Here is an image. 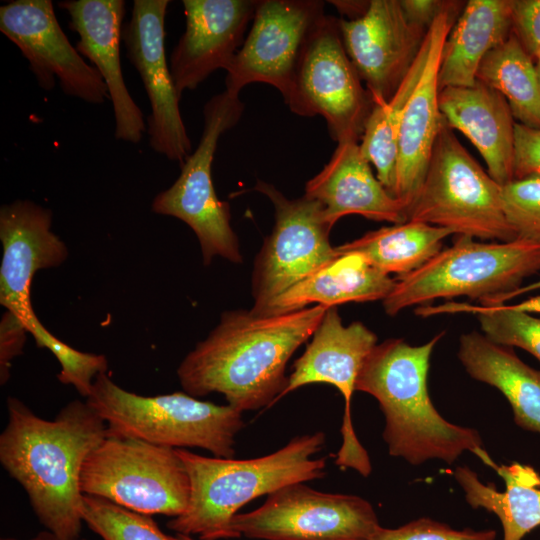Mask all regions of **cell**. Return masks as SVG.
Segmentation results:
<instances>
[{"label":"cell","instance_id":"obj_1","mask_svg":"<svg viewBox=\"0 0 540 540\" xmlns=\"http://www.w3.org/2000/svg\"><path fill=\"white\" fill-rule=\"evenodd\" d=\"M327 309L315 305L280 315L225 311L180 363L181 387L196 398L223 394L242 413L270 408L287 385L288 361L313 335Z\"/></svg>","mask_w":540,"mask_h":540},{"label":"cell","instance_id":"obj_2","mask_svg":"<svg viewBox=\"0 0 540 540\" xmlns=\"http://www.w3.org/2000/svg\"><path fill=\"white\" fill-rule=\"evenodd\" d=\"M8 423L0 435V462L27 494L46 530L80 537V479L88 455L107 437L104 420L85 401L66 404L54 420L36 415L21 400L7 399Z\"/></svg>","mask_w":540,"mask_h":540},{"label":"cell","instance_id":"obj_3","mask_svg":"<svg viewBox=\"0 0 540 540\" xmlns=\"http://www.w3.org/2000/svg\"><path fill=\"white\" fill-rule=\"evenodd\" d=\"M444 334L440 332L420 346L403 339L377 344L361 367L355 390L378 401L385 416L382 436L391 456L411 465L431 459L452 464L469 451L495 469L497 464L483 448L479 432L445 420L429 397L430 358Z\"/></svg>","mask_w":540,"mask_h":540},{"label":"cell","instance_id":"obj_4","mask_svg":"<svg viewBox=\"0 0 540 540\" xmlns=\"http://www.w3.org/2000/svg\"><path fill=\"white\" fill-rule=\"evenodd\" d=\"M325 441L322 431L299 435L277 451L252 459L208 457L176 449L191 490L186 510L169 520L167 527L199 540L238 538L231 523L244 505L284 486L325 477L327 458H313Z\"/></svg>","mask_w":540,"mask_h":540},{"label":"cell","instance_id":"obj_5","mask_svg":"<svg viewBox=\"0 0 540 540\" xmlns=\"http://www.w3.org/2000/svg\"><path fill=\"white\" fill-rule=\"evenodd\" d=\"M86 402L104 420L107 437L130 438L174 449L201 448L233 458L242 412L202 401L186 392L142 396L99 374Z\"/></svg>","mask_w":540,"mask_h":540},{"label":"cell","instance_id":"obj_6","mask_svg":"<svg viewBox=\"0 0 540 540\" xmlns=\"http://www.w3.org/2000/svg\"><path fill=\"white\" fill-rule=\"evenodd\" d=\"M540 271V245L524 239L478 242L457 235L415 271L399 276L383 308L389 316L436 299L466 296L483 304L520 288L525 278Z\"/></svg>","mask_w":540,"mask_h":540},{"label":"cell","instance_id":"obj_7","mask_svg":"<svg viewBox=\"0 0 540 540\" xmlns=\"http://www.w3.org/2000/svg\"><path fill=\"white\" fill-rule=\"evenodd\" d=\"M442 117L428 169L407 221L455 235L510 242L516 234L503 209L502 186L468 153Z\"/></svg>","mask_w":540,"mask_h":540},{"label":"cell","instance_id":"obj_8","mask_svg":"<svg viewBox=\"0 0 540 540\" xmlns=\"http://www.w3.org/2000/svg\"><path fill=\"white\" fill-rule=\"evenodd\" d=\"M80 486L83 495L140 514L172 518L186 510L191 490L176 449L118 437H106L88 455Z\"/></svg>","mask_w":540,"mask_h":540},{"label":"cell","instance_id":"obj_9","mask_svg":"<svg viewBox=\"0 0 540 540\" xmlns=\"http://www.w3.org/2000/svg\"><path fill=\"white\" fill-rule=\"evenodd\" d=\"M244 108L239 94L227 90L207 101L197 148L181 164L176 181L158 193L151 205L154 213L178 218L194 231L205 265L216 256L242 262L238 238L231 226L230 206L215 192L212 163L220 136L238 123Z\"/></svg>","mask_w":540,"mask_h":540},{"label":"cell","instance_id":"obj_10","mask_svg":"<svg viewBox=\"0 0 540 540\" xmlns=\"http://www.w3.org/2000/svg\"><path fill=\"white\" fill-rule=\"evenodd\" d=\"M347 55L338 18L325 15L311 33L284 102L303 117L321 116L337 143L361 138L373 102Z\"/></svg>","mask_w":540,"mask_h":540},{"label":"cell","instance_id":"obj_11","mask_svg":"<svg viewBox=\"0 0 540 540\" xmlns=\"http://www.w3.org/2000/svg\"><path fill=\"white\" fill-rule=\"evenodd\" d=\"M254 190L273 204L275 223L256 257L251 312L260 313L273 299L339 255L329 242L332 225L322 204L307 196L289 199L275 186L258 180Z\"/></svg>","mask_w":540,"mask_h":540},{"label":"cell","instance_id":"obj_12","mask_svg":"<svg viewBox=\"0 0 540 540\" xmlns=\"http://www.w3.org/2000/svg\"><path fill=\"white\" fill-rule=\"evenodd\" d=\"M231 526L238 538L261 540H367L382 527L364 498L304 483L267 495L260 507L237 513Z\"/></svg>","mask_w":540,"mask_h":540},{"label":"cell","instance_id":"obj_13","mask_svg":"<svg viewBox=\"0 0 540 540\" xmlns=\"http://www.w3.org/2000/svg\"><path fill=\"white\" fill-rule=\"evenodd\" d=\"M376 345V334L363 323L357 321L345 326L336 307L328 308L304 353L294 362L278 399L308 384L326 383L336 387L345 407L340 428L342 443L335 464L341 469H354L363 477L369 476L372 466L353 428L351 400L361 367Z\"/></svg>","mask_w":540,"mask_h":540},{"label":"cell","instance_id":"obj_14","mask_svg":"<svg viewBox=\"0 0 540 540\" xmlns=\"http://www.w3.org/2000/svg\"><path fill=\"white\" fill-rule=\"evenodd\" d=\"M320 0H258L253 24L226 70L225 90L250 83L275 87L285 99L304 47L326 15Z\"/></svg>","mask_w":540,"mask_h":540},{"label":"cell","instance_id":"obj_15","mask_svg":"<svg viewBox=\"0 0 540 540\" xmlns=\"http://www.w3.org/2000/svg\"><path fill=\"white\" fill-rule=\"evenodd\" d=\"M0 31L27 59L42 89L52 90L58 80L65 94L87 103L109 99L102 76L70 43L50 0H15L2 5Z\"/></svg>","mask_w":540,"mask_h":540},{"label":"cell","instance_id":"obj_16","mask_svg":"<svg viewBox=\"0 0 540 540\" xmlns=\"http://www.w3.org/2000/svg\"><path fill=\"white\" fill-rule=\"evenodd\" d=\"M52 217L50 209L31 200L19 199L0 208V304L23 324L37 346L51 332L32 308V279L39 270L60 266L69 254L51 230Z\"/></svg>","mask_w":540,"mask_h":540},{"label":"cell","instance_id":"obj_17","mask_svg":"<svg viewBox=\"0 0 540 540\" xmlns=\"http://www.w3.org/2000/svg\"><path fill=\"white\" fill-rule=\"evenodd\" d=\"M169 0H134L122 36L127 56L143 82L151 106L147 133L151 148L180 164L192 148L165 50Z\"/></svg>","mask_w":540,"mask_h":540},{"label":"cell","instance_id":"obj_18","mask_svg":"<svg viewBox=\"0 0 540 540\" xmlns=\"http://www.w3.org/2000/svg\"><path fill=\"white\" fill-rule=\"evenodd\" d=\"M343 45L372 100H388L417 57L428 29L399 0H371L353 19L338 18Z\"/></svg>","mask_w":540,"mask_h":540},{"label":"cell","instance_id":"obj_19","mask_svg":"<svg viewBox=\"0 0 540 540\" xmlns=\"http://www.w3.org/2000/svg\"><path fill=\"white\" fill-rule=\"evenodd\" d=\"M458 3L460 2L452 1L428 28L425 36L427 55L424 67L401 117L394 197L400 200L407 210L425 178L442 121L438 74L444 43L456 21Z\"/></svg>","mask_w":540,"mask_h":540},{"label":"cell","instance_id":"obj_20","mask_svg":"<svg viewBox=\"0 0 540 540\" xmlns=\"http://www.w3.org/2000/svg\"><path fill=\"white\" fill-rule=\"evenodd\" d=\"M258 0H183L185 31L169 67L177 92L197 88L218 69H228L244 42Z\"/></svg>","mask_w":540,"mask_h":540},{"label":"cell","instance_id":"obj_21","mask_svg":"<svg viewBox=\"0 0 540 540\" xmlns=\"http://www.w3.org/2000/svg\"><path fill=\"white\" fill-rule=\"evenodd\" d=\"M58 6L78 34L76 49L102 76L113 106L115 138L137 144L147 131L144 114L129 93L122 73L120 41L125 15L123 0H65Z\"/></svg>","mask_w":540,"mask_h":540},{"label":"cell","instance_id":"obj_22","mask_svg":"<svg viewBox=\"0 0 540 540\" xmlns=\"http://www.w3.org/2000/svg\"><path fill=\"white\" fill-rule=\"evenodd\" d=\"M329 162L305 185V195L319 201L328 222L346 215L401 224L407 221L406 206L382 185L372 172L357 141L337 143Z\"/></svg>","mask_w":540,"mask_h":540},{"label":"cell","instance_id":"obj_23","mask_svg":"<svg viewBox=\"0 0 540 540\" xmlns=\"http://www.w3.org/2000/svg\"><path fill=\"white\" fill-rule=\"evenodd\" d=\"M439 110L448 126L478 150L498 184L514 180L516 123L499 92L479 81L468 87H445L439 92Z\"/></svg>","mask_w":540,"mask_h":540},{"label":"cell","instance_id":"obj_24","mask_svg":"<svg viewBox=\"0 0 540 540\" xmlns=\"http://www.w3.org/2000/svg\"><path fill=\"white\" fill-rule=\"evenodd\" d=\"M395 282L362 255L343 253L277 296L257 315L285 314L312 303L330 308L348 302L383 301Z\"/></svg>","mask_w":540,"mask_h":540},{"label":"cell","instance_id":"obj_25","mask_svg":"<svg viewBox=\"0 0 540 540\" xmlns=\"http://www.w3.org/2000/svg\"><path fill=\"white\" fill-rule=\"evenodd\" d=\"M458 358L472 378L506 397L518 426L540 434V370L476 331L461 335Z\"/></svg>","mask_w":540,"mask_h":540},{"label":"cell","instance_id":"obj_26","mask_svg":"<svg viewBox=\"0 0 540 540\" xmlns=\"http://www.w3.org/2000/svg\"><path fill=\"white\" fill-rule=\"evenodd\" d=\"M512 0H469L444 43L439 87H468L476 83L480 63L512 33Z\"/></svg>","mask_w":540,"mask_h":540},{"label":"cell","instance_id":"obj_27","mask_svg":"<svg viewBox=\"0 0 540 540\" xmlns=\"http://www.w3.org/2000/svg\"><path fill=\"white\" fill-rule=\"evenodd\" d=\"M495 470L505 483L503 492L493 484H484L466 466L457 467L453 475L472 508H482L498 517L503 540H522L540 526V473L517 462L497 465Z\"/></svg>","mask_w":540,"mask_h":540},{"label":"cell","instance_id":"obj_28","mask_svg":"<svg viewBox=\"0 0 540 540\" xmlns=\"http://www.w3.org/2000/svg\"><path fill=\"white\" fill-rule=\"evenodd\" d=\"M453 232L423 222L406 221L370 231L337 246L338 255H362L380 272L403 276L420 268L442 250V241Z\"/></svg>","mask_w":540,"mask_h":540},{"label":"cell","instance_id":"obj_29","mask_svg":"<svg viewBox=\"0 0 540 540\" xmlns=\"http://www.w3.org/2000/svg\"><path fill=\"white\" fill-rule=\"evenodd\" d=\"M477 81L499 92L518 124L540 129V87L536 63L514 34L479 65Z\"/></svg>","mask_w":540,"mask_h":540},{"label":"cell","instance_id":"obj_30","mask_svg":"<svg viewBox=\"0 0 540 540\" xmlns=\"http://www.w3.org/2000/svg\"><path fill=\"white\" fill-rule=\"evenodd\" d=\"M427 55L424 39L412 66L388 99L372 100L373 106L364 125L360 149L376 169V176L394 196L398 159V135L404 106L419 79Z\"/></svg>","mask_w":540,"mask_h":540},{"label":"cell","instance_id":"obj_31","mask_svg":"<svg viewBox=\"0 0 540 540\" xmlns=\"http://www.w3.org/2000/svg\"><path fill=\"white\" fill-rule=\"evenodd\" d=\"M414 313L423 318L441 314H473L488 339L502 346L519 347L540 362V316L535 313L516 310L509 304L482 306L454 301L418 306Z\"/></svg>","mask_w":540,"mask_h":540},{"label":"cell","instance_id":"obj_32","mask_svg":"<svg viewBox=\"0 0 540 540\" xmlns=\"http://www.w3.org/2000/svg\"><path fill=\"white\" fill-rule=\"evenodd\" d=\"M83 522L102 540H172L149 516L84 495Z\"/></svg>","mask_w":540,"mask_h":540},{"label":"cell","instance_id":"obj_33","mask_svg":"<svg viewBox=\"0 0 540 540\" xmlns=\"http://www.w3.org/2000/svg\"><path fill=\"white\" fill-rule=\"evenodd\" d=\"M503 209L516 238L540 245V175L502 186Z\"/></svg>","mask_w":540,"mask_h":540},{"label":"cell","instance_id":"obj_34","mask_svg":"<svg viewBox=\"0 0 540 540\" xmlns=\"http://www.w3.org/2000/svg\"><path fill=\"white\" fill-rule=\"evenodd\" d=\"M494 530H456L430 519L419 518L398 528L381 527L367 540H495Z\"/></svg>","mask_w":540,"mask_h":540},{"label":"cell","instance_id":"obj_35","mask_svg":"<svg viewBox=\"0 0 540 540\" xmlns=\"http://www.w3.org/2000/svg\"><path fill=\"white\" fill-rule=\"evenodd\" d=\"M511 29L535 61L540 56V0H512Z\"/></svg>","mask_w":540,"mask_h":540},{"label":"cell","instance_id":"obj_36","mask_svg":"<svg viewBox=\"0 0 540 540\" xmlns=\"http://www.w3.org/2000/svg\"><path fill=\"white\" fill-rule=\"evenodd\" d=\"M540 175V129L515 124L514 180Z\"/></svg>","mask_w":540,"mask_h":540},{"label":"cell","instance_id":"obj_37","mask_svg":"<svg viewBox=\"0 0 540 540\" xmlns=\"http://www.w3.org/2000/svg\"><path fill=\"white\" fill-rule=\"evenodd\" d=\"M27 330L10 312L5 311L0 324V381L5 384L15 357L22 353Z\"/></svg>","mask_w":540,"mask_h":540},{"label":"cell","instance_id":"obj_38","mask_svg":"<svg viewBox=\"0 0 540 540\" xmlns=\"http://www.w3.org/2000/svg\"><path fill=\"white\" fill-rule=\"evenodd\" d=\"M452 1L436 0H400L401 6L414 24L428 29L434 19L446 8Z\"/></svg>","mask_w":540,"mask_h":540},{"label":"cell","instance_id":"obj_39","mask_svg":"<svg viewBox=\"0 0 540 540\" xmlns=\"http://www.w3.org/2000/svg\"><path fill=\"white\" fill-rule=\"evenodd\" d=\"M539 289H540V279L526 286H521L520 288L516 289L513 292L489 299L485 303H483L482 306H494V305L505 304L507 301H510L511 299L517 296H520L522 294L529 293L535 290H539Z\"/></svg>","mask_w":540,"mask_h":540},{"label":"cell","instance_id":"obj_40","mask_svg":"<svg viewBox=\"0 0 540 540\" xmlns=\"http://www.w3.org/2000/svg\"><path fill=\"white\" fill-rule=\"evenodd\" d=\"M510 305L516 310L540 314V294L530 297L520 303Z\"/></svg>","mask_w":540,"mask_h":540},{"label":"cell","instance_id":"obj_41","mask_svg":"<svg viewBox=\"0 0 540 540\" xmlns=\"http://www.w3.org/2000/svg\"><path fill=\"white\" fill-rule=\"evenodd\" d=\"M1 540H22V539H17V538H12V537H5V538H2ZM26 540H87V539H84V538H72V539H64V538H61L59 536H57L56 534L48 531V530H44V531H41L37 534H35L34 536L30 537L29 539H26Z\"/></svg>","mask_w":540,"mask_h":540},{"label":"cell","instance_id":"obj_42","mask_svg":"<svg viewBox=\"0 0 540 540\" xmlns=\"http://www.w3.org/2000/svg\"><path fill=\"white\" fill-rule=\"evenodd\" d=\"M170 537L172 540H199V539H196L195 537L185 535V534H179V533H176L175 535L170 536Z\"/></svg>","mask_w":540,"mask_h":540},{"label":"cell","instance_id":"obj_43","mask_svg":"<svg viewBox=\"0 0 540 540\" xmlns=\"http://www.w3.org/2000/svg\"><path fill=\"white\" fill-rule=\"evenodd\" d=\"M535 63H536V69H537L539 87H540V56L535 60Z\"/></svg>","mask_w":540,"mask_h":540}]
</instances>
